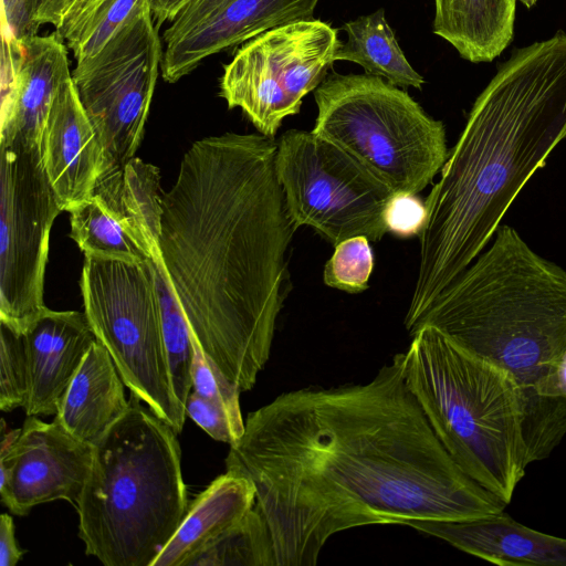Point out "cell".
I'll use <instances>...</instances> for the list:
<instances>
[{"mask_svg":"<svg viewBox=\"0 0 566 566\" xmlns=\"http://www.w3.org/2000/svg\"><path fill=\"white\" fill-rule=\"evenodd\" d=\"M227 470L247 476L274 566H313L336 533L463 521L507 505L452 460L396 354L367 382L284 392L250 412Z\"/></svg>","mask_w":566,"mask_h":566,"instance_id":"6da1fadb","label":"cell"},{"mask_svg":"<svg viewBox=\"0 0 566 566\" xmlns=\"http://www.w3.org/2000/svg\"><path fill=\"white\" fill-rule=\"evenodd\" d=\"M276 143L226 133L195 142L163 195L159 254L207 360L240 390L268 363L296 230Z\"/></svg>","mask_w":566,"mask_h":566,"instance_id":"7a4b0ae2","label":"cell"},{"mask_svg":"<svg viewBox=\"0 0 566 566\" xmlns=\"http://www.w3.org/2000/svg\"><path fill=\"white\" fill-rule=\"evenodd\" d=\"M566 139V32L515 49L476 97L428 195L410 329L483 251L524 185Z\"/></svg>","mask_w":566,"mask_h":566,"instance_id":"3957f363","label":"cell"},{"mask_svg":"<svg viewBox=\"0 0 566 566\" xmlns=\"http://www.w3.org/2000/svg\"><path fill=\"white\" fill-rule=\"evenodd\" d=\"M439 329L463 349L507 371L522 411L566 350V271L536 254L510 226L419 316L409 334Z\"/></svg>","mask_w":566,"mask_h":566,"instance_id":"277c9868","label":"cell"},{"mask_svg":"<svg viewBox=\"0 0 566 566\" xmlns=\"http://www.w3.org/2000/svg\"><path fill=\"white\" fill-rule=\"evenodd\" d=\"M128 402L92 444L78 536L106 566H151L189 503L177 432L132 391Z\"/></svg>","mask_w":566,"mask_h":566,"instance_id":"5b68a950","label":"cell"},{"mask_svg":"<svg viewBox=\"0 0 566 566\" xmlns=\"http://www.w3.org/2000/svg\"><path fill=\"white\" fill-rule=\"evenodd\" d=\"M411 336L402 353L408 388L457 465L509 504L528 465L518 385L436 327Z\"/></svg>","mask_w":566,"mask_h":566,"instance_id":"8992f818","label":"cell"},{"mask_svg":"<svg viewBox=\"0 0 566 566\" xmlns=\"http://www.w3.org/2000/svg\"><path fill=\"white\" fill-rule=\"evenodd\" d=\"M315 134L333 142L394 192L417 195L444 165V125L407 93L369 74L333 73L314 91Z\"/></svg>","mask_w":566,"mask_h":566,"instance_id":"52a82bcc","label":"cell"},{"mask_svg":"<svg viewBox=\"0 0 566 566\" xmlns=\"http://www.w3.org/2000/svg\"><path fill=\"white\" fill-rule=\"evenodd\" d=\"M84 313L129 391L179 433L187 417L171 384L151 259L84 254Z\"/></svg>","mask_w":566,"mask_h":566,"instance_id":"ba28073f","label":"cell"},{"mask_svg":"<svg viewBox=\"0 0 566 566\" xmlns=\"http://www.w3.org/2000/svg\"><path fill=\"white\" fill-rule=\"evenodd\" d=\"M275 172L289 216L297 229H315L334 245L388 232L385 209L394 191L333 142L291 129L276 143Z\"/></svg>","mask_w":566,"mask_h":566,"instance_id":"9c48e42d","label":"cell"},{"mask_svg":"<svg viewBox=\"0 0 566 566\" xmlns=\"http://www.w3.org/2000/svg\"><path fill=\"white\" fill-rule=\"evenodd\" d=\"M337 30L312 19L271 29L247 42L223 66L220 96L260 134L274 138L285 117L326 78L339 45Z\"/></svg>","mask_w":566,"mask_h":566,"instance_id":"30bf717a","label":"cell"},{"mask_svg":"<svg viewBox=\"0 0 566 566\" xmlns=\"http://www.w3.org/2000/svg\"><path fill=\"white\" fill-rule=\"evenodd\" d=\"M61 211L40 145L0 143V322L19 334L45 307L50 232Z\"/></svg>","mask_w":566,"mask_h":566,"instance_id":"8fae6325","label":"cell"},{"mask_svg":"<svg viewBox=\"0 0 566 566\" xmlns=\"http://www.w3.org/2000/svg\"><path fill=\"white\" fill-rule=\"evenodd\" d=\"M163 54L158 28L147 4L95 55L76 63L72 80L103 148L102 170L135 156Z\"/></svg>","mask_w":566,"mask_h":566,"instance_id":"7c38bea8","label":"cell"},{"mask_svg":"<svg viewBox=\"0 0 566 566\" xmlns=\"http://www.w3.org/2000/svg\"><path fill=\"white\" fill-rule=\"evenodd\" d=\"M92 463V444L69 433L56 420L29 416L21 429L2 433L0 449L1 502L14 515L65 500L74 505Z\"/></svg>","mask_w":566,"mask_h":566,"instance_id":"4fadbf2b","label":"cell"},{"mask_svg":"<svg viewBox=\"0 0 566 566\" xmlns=\"http://www.w3.org/2000/svg\"><path fill=\"white\" fill-rule=\"evenodd\" d=\"M71 76L67 45L56 31L2 39L0 143L40 145L54 96Z\"/></svg>","mask_w":566,"mask_h":566,"instance_id":"5bb4252c","label":"cell"},{"mask_svg":"<svg viewBox=\"0 0 566 566\" xmlns=\"http://www.w3.org/2000/svg\"><path fill=\"white\" fill-rule=\"evenodd\" d=\"M40 151L63 211L69 212L93 196L104 166V153L72 76L61 84L51 104Z\"/></svg>","mask_w":566,"mask_h":566,"instance_id":"9a60e30c","label":"cell"},{"mask_svg":"<svg viewBox=\"0 0 566 566\" xmlns=\"http://www.w3.org/2000/svg\"><path fill=\"white\" fill-rule=\"evenodd\" d=\"M21 335L28 366V394L22 408L27 416H55L96 337L84 312L46 306Z\"/></svg>","mask_w":566,"mask_h":566,"instance_id":"2e32d148","label":"cell"},{"mask_svg":"<svg viewBox=\"0 0 566 566\" xmlns=\"http://www.w3.org/2000/svg\"><path fill=\"white\" fill-rule=\"evenodd\" d=\"M319 0H231L182 36L166 43L161 75L176 83L205 59L271 29L314 19Z\"/></svg>","mask_w":566,"mask_h":566,"instance_id":"e0dca14e","label":"cell"},{"mask_svg":"<svg viewBox=\"0 0 566 566\" xmlns=\"http://www.w3.org/2000/svg\"><path fill=\"white\" fill-rule=\"evenodd\" d=\"M408 526L501 566H566V538L530 528L504 511L463 521H417Z\"/></svg>","mask_w":566,"mask_h":566,"instance_id":"ac0fdd59","label":"cell"},{"mask_svg":"<svg viewBox=\"0 0 566 566\" xmlns=\"http://www.w3.org/2000/svg\"><path fill=\"white\" fill-rule=\"evenodd\" d=\"M255 505V489L244 475L227 470L188 504L174 536L151 566H190Z\"/></svg>","mask_w":566,"mask_h":566,"instance_id":"d6986e66","label":"cell"},{"mask_svg":"<svg viewBox=\"0 0 566 566\" xmlns=\"http://www.w3.org/2000/svg\"><path fill=\"white\" fill-rule=\"evenodd\" d=\"M128 405L113 358L96 339L73 376L54 420L74 438L93 444Z\"/></svg>","mask_w":566,"mask_h":566,"instance_id":"ffe728a7","label":"cell"},{"mask_svg":"<svg viewBox=\"0 0 566 566\" xmlns=\"http://www.w3.org/2000/svg\"><path fill=\"white\" fill-rule=\"evenodd\" d=\"M517 0H434L433 32L472 63L492 62L512 42Z\"/></svg>","mask_w":566,"mask_h":566,"instance_id":"44dd1931","label":"cell"},{"mask_svg":"<svg viewBox=\"0 0 566 566\" xmlns=\"http://www.w3.org/2000/svg\"><path fill=\"white\" fill-rule=\"evenodd\" d=\"M95 196L150 252L159 253L163 196L160 171L134 156L120 166L102 170Z\"/></svg>","mask_w":566,"mask_h":566,"instance_id":"7402d4cb","label":"cell"},{"mask_svg":"<svg viewBox=\"0 0 566 566\" xmlns=\"http://www.w3.org/2000/svg\"><path fill=\"white\" fill-rule=\"evenodd\" d=\"M342 29L346 40L339 43L334 61L356 63L366 74L405 90L422 88L424 80L405 56L384 9L348 21Z\"/></svg>","mask_w":566,"mask_h":566,"instance_id":"603a6c76","label":"cell"},{"mask_svg":"<svg viewBox=\"0 0 566 566\" xmlns=\"http://www.w3.org/2000/svg\"><path fill=\"white\" fill-rule=\"evenodd\" d=\"M71 233L84 254L145 262L153 256L140 241L95 197L70 211Z\"/></svg>","mask_w":566,"mask_h":566,"instance_id":"cb8c5ba5","label":"cell"},{"mask_svg":"<svg viewBox=\"0 0 566 566\" xmlns=\"http://www.w3.org/2000/svg\"><path fill=\"white\" fill-rule=\"evenodd\" d=\"M151 264L172 389L179 403L186 409V401L192 389L191 368L195 349L191 329L159 253L151 258Z\"/></svg>","mask_w":566,"mask_h":566,"instance_id":"d4e9b609","label":"cell"},{"mask_svg":"<svg viewBox=\"0 0 566 566\" xmlns=\"http://www.w3.org/2000/svg\"><path fill=\"white\" fill-rule=\"evenodd\" d=\"M274 566L269 528L255 506L190 566Z\"/></svg>","mask_w":566,"mask_h":566,"instance_id":"484cf974","label":"cell"},{"mask_svg":"<svg viewBox=\"0 0 566 566\" xmlns=\"http://www.w3.org/2000/svg\"><path fill=\"white\" fill-rule=\"evenodd\" d=\"M149 0H105L66 42L77 62L95 55Z\"/></svg>","mask_w":566,"mask_h":566,"instance_id":"4316f807","label":"cell"},{"mask_svg":"<svg viewBox=\"0 0 566 566\" xmlns=\"http://www.w3.org/2000/svg\"><path fill=\"white\" fill-rule=\"evenodd\" d=\"M374 268L369 240L364 235L353 237L335 245L333 255L323 271L324 283L347 293H360L368 289Z\"/></svg>","mask_w":566,"mask_h":566,"instance_id":"83f0119b","label":"cell"},{"mask_svg":"<svg viewBox=\"0 0 566 566\" xmlns=\"http://www.w3.org/2000/svg\"><path fill=\"white\" fill-rule=\"evenodd\" d=\"M0 409L23 407L28 394V366L22 335L0 322Z\"/></svg>","mask_w":566,"mask_h":566,"instance_id":"f1b7e54d","label":"cell"},{"mask_svg":"<svg viewBox=\"0 0 566 566\" xmlns=\"http://www.w3.org/2000/svg\"><path fill=\"white\" fill-rule=\"evenodd\" d=\"M192 340L195 349L191 368L192 390L223 408L238 426L244 428L240 408L241 390L207 360L193 336Z\"/></svg>","mask_w":566,"mask_h":566,"instance_id":"f546056e","label":"cell"},{"mask_svg":"<svg viewBox=\"0 0 566 566\" xmlns=\"http://www.w3.org/2000/svg\"><path fill=\"white\" fill-rule=\"evenodd\" d=\"M186 413L212 439L230 446L235 443L244 432L245 427L238 426L223 408L193 390L187 398Z\"/></svg>","mask_w":566,"mask_h":566,"instance_id":"4dcf8cb0","label":"cell"},{"mask_svg":"<svg viewBox=\"0 0 566 566\" xmlns=\"http://www.w3.org/2000/svg\"><path fill=\"white\" fill-rule=\"evenodd\" d=\"M426 206L417 195L394 192L385 209V224L388 232L399 237L420 234L426 221Z\"/></svg>","mask_w":566,"mask_h":566,"instance_id":"1f68e13d","label":"cell"},{"mask_svg":"<svg viewBox=\"0 0 566 566\" xmlns=\"http://www.w3.org/2000/svg\"><path fill=\"white\" fill-rule=\"evenodd\" d=\"M230 1L231 0H192L165 30L163 34L164 41L169 43L182 36Z\"/></svg>","mask_w":566,"mask_h":566,"instance_id":"d6a6232c","label":"cell"},{"mask_svg":"<svg viewBox=\"0 0 566 566\" xmlns=\"http://www.w3.org/2000/svg\"><path fill=\"white\" fill-rule=\"evenodd\" d=\"M28 0H2L1 34L3 40L21 41L36 34Z\"/></svg>","mask_w":566,"mask_h":566,"instance_id":"836d02e7","label":"cell"},{"mask_svg":"<svg viewBox=\"0 0 566 566\" xmlns=\"http://www.w3.org/2000/svg\"><path fill=\"white\" fill-rule=\"evenodd\" d=\"M32 23L39 29L42 24H61L64 15L76 0H28Z\"/></svg>","mask_w":566,"mask_h":566,"instance_id":"e575fe53","label":"cell"},{"mask_svg":"<svg viewBox=\"0 0 566 566\" xmlns=\"http://www.w3.org/2000/svg\"><path fill=\"white\" fill-rule=\"evenodd\" d=\"M105 0H76L64 15L55 31L64 39L65 43L78 31L87 18Z\"/></svg>","mask_w":566,"mask_h":566,"instance_id":"d590c367","label":"cell"},{"mask_svg":"<svg viewBox=\"0 0 566 566\" xmlns=\"http://www.w3.org/2000/svg\"><path fill=\"white\" fill-rule=\"evenodd\" d=\"M23 552L20 549L12 517L3 513L0 516V566H15Z\"/></svg>","mask_w":566,"mask_h":566,"instance_id":"8d00e7d4","label":"cell"},{"mask_svg":"<svg viewBox=\"0 0 566 566\" xmlns=\"http://www.w3.org/2000/svg\"><path fill=\"white\" fill-rule=\"evenodd\" d=\"M543 396L566 397V350L552 373L537 387Z\"/></svg>","mask_w":566,"mask_h":566,"instance_id":"74e56055","label":"cell"},{"mask_svg":"<svg viewBox=\"0 0 566 566\" xmlns=\"http://www.w3.org/2000/svg\"><path fill=\"white\" fill-rule=\"evenodd\" d=\"M192 0H149L150 11L159 29L165 22H172Z\"/></svg>","mask_w":566,"mask_h":566,"instance_id":"f35d334b","label":"cell"},{"mask_svg":"<svg viewBox=\"0 0 566 566\" xmlns=\"http://www.w3.org/2000/svg\"><path fill=\"white\" fill-rule=\"evenodd\" d=\"M526 8H532L536 2L537 0H520Z\"/></svg>","mask_w":566,"mask_h":566,"instance_id":"ab89813d","label":"cell"}]
</instances>
